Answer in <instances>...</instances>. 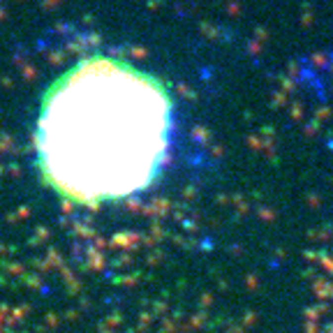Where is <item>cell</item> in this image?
Instances as JSON below:
<instances>
[{
    "label": "cell",
    "instance_id": "6da1fadb",
    "mask_svg": "<svg viewBox=\"0 0 333 333\" xmlns=\"http://www.w3.org/2000/svg\"><path fill=\"white\" fill-rule=\"evenodd\" d=\"M169 135L167 86L125 58L91 56L58 74L44 93L37 164L70 201H123L155 181Z\"/></svg>",
    "mask_w": 333,
    "mask_h": 333
}]
</instances>
